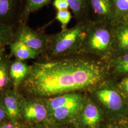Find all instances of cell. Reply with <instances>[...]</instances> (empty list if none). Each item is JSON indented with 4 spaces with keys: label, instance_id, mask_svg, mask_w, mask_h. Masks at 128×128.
Wrapping results in <instances>:
<instances>
[{
    "label": "cell",
    "instance_id": "obj_24",
    "mask_svg": "<svg viewBox=\"0 0 128 128\" xmlns=\"http://www.w3.org/2000/svg\"><path fill=\"white\" fill-rule=\"evenodd\" d=\"M52 2L53 5L57 12L67 10L69 8L68 0H53Z\"/></svg>",
    "mask_w": 128,
    "mask_h": 128
},
{
    "label": "cell",
    "instance_id": "obj_26",
    "mask_svg": "<svg viewBox=\"0 0 128 128\" xmlns=\"http://www.w3.org/2000/svg\"><path fill=\"white\" fill-rule=\"evenodd\" d=\"M0 128H16V127L13 124H6L0 126Z\"/></svg>",
    "mask_w": 128,
    "mask_h": 128
},
{
    "label": "cell",
    "instance_id": "obj_12",
    "mask_svg": "<svg viewBox=\"0 0 128 128\" xmlns=\"http://www.w3.org/2000/svg\"><path fill=\"white\" fill-rule=\"evenodd\" d=\"M78 118L83 126L88 128H96L101 121V109L94 102L87 99Z\"/></svg>",
    "mask_w": 128,
    "mask_h": 128
},
{
    "label": "cell",
    "instance_id": "obj_21",
    "mask_svg": "<svg viewBox=\"0 0 128 128\" xmlns=\"http://www.w3.org/2000/svg\"><path fill=\"white\" fill-rule=\"evenodd\" d=\"M55 18L61 24L62 30L67 28V26L72 18V15L68 10L57 12Z\"/></svg>",
    "mask_w": 128,
    "mask_h": 128
},
{
    "label": "cell",
    "instance_id": "obj_13",
    "mask_svg": "<svg viewBox=\"0 0 128 128\" xmlns=\"http://www.w3.org/2000/svg\"><path fill=\"white\" fill-rule=\"evenodd\" d=\"M10 55L15 59L25 61L38 58L41 56L40 53L36 50L21 41L14 40L9 45Z\"/></svg>",
    "mask_w": 128,
    "mask_h": 128
},
{
    "label": "cell",
    "instance_id": "obj_3",
    "mask_svg": "<svg viewBox=\"0 0 128 128\" xmlns=\"http://www.w3.org/2000/svg\"><path fill=\"white\" fill-rule=\"evenodd\" d=\"M112 23L89 22L78 54L90 55L109 62L114 56Z\"/></svg>",
    "mask_w": 128,
    "mask_h": 128
},
{
    "label": "cell",
    "instance_id": "obj_23",
    "mask_svg": "<svg viewBox=\"0 0 128 128\" xmlns=\"http://www.w3.org/2000/svg\"><path fill=\"white\" fill-rule=\"evenodd\" d=\"M117 86L128 105V76L124 78L117 84Z\"/></svg>",
    "mask_w": 128,
    "mask_h": 128
},
{
    "label": "cell",
    "instance_id": "obj_28",
    "mask_svg": "<svg viewBox=\"0 0 128 128\" xmlns=\"http://www.w3.org/2000/svg\"></svg>",
    "mask_w": 128,
    "mask_h": 128
},
{
    "label": "cell",
    "instance_id": "obj_7",
    "mask_svg": "<svg viewBox=\"0 0 128 128\" xmlns=\"http://www.w3.org/2000/svg\"><path fill=\"white\" fill-rule=\"evenodd\" d=\"M87 19L93 22L114 23L112 0H87Z\"/></svg>",
    "mask_w": 128,
    "mask_h": 128
},
{
    "label": "cell",
    "instance_id": "obj_1",
    "mask_svg": "<svg viewBox=\"0 0 128 128\" xmlns=\"http://www.w3.org/2000/svg\"><path fill=\"white\" fill-rule=\"evenodd\" d=\"M110 68L109 62L90 55L40 60L30 66L17 91L26 98L46 100L67 93L92 91L108 80Z\"/></svg>",
    "mask_w": 128,
    "mask_h": 128
},
{
    "label": "cell",
    "instance_id": "obj_9",
    "mask_svg": "<svg viewBox=\"0 0 128 128\" xmlns=\"http://www.w3.org/2000/svg\"><path fill=\"white\" fill-rule=\"evenodd\" d=\"M22 116L28 122H41L48 118V110L43 100L22 96Z\"/></svg>",
    "mask_w": 128,
    "mask_h": 128
},
{
    "label": "cell",
    "instance_id": "obj_5",
    "mask_svg": "<svg viewBox=\"0 0 128 128\" xmlns=\"http://www.w3.org/2000/svg\"><path fill=\"white\" fill-rule=\"evenodd\" d=\"M97 101L108 112L116 115H126L128 105L114 82L106 81L92 91Z\"/></svg>",
    "mask_w": 128,
    "mask_h": 128
},
{
    "label": "cell",
    "instance_id": "obj_15",
    "mask_svg": "<svg viewBox=\"0 0 128 128\" xmlns=\"http://www.w3.org/2000/svg\"><path fill=\"white\" fill-rule=\"evenodd\" d=\"M10 56L5 51L0 55V95L13 86L10 76Z\"/></svg>",
    "mask_w": 128,
    "mask_h": 128
},
{
    "label": "cell",
    "instance_id": "obj_20",
    "mask_svg": "<svg viewBox=\"0 0 128 128\" xmlns=\"http://www.w3.org/2000/svg\"><path fill=\"white\" fill-rule=\"evenodd\" d=\"M14 30L0 24V55L4 51L5 46H9L14 40Z\"/></svg>",
    "mask_w": 128,
    "mask_h": 128
},
{
    "label": "cell",
    "instance_id": "obj_8",
    "mask_svg": "<svg viewBox=\"0 0 128 128\" xmlns=\"http://www.w3.org/2000/svg\"><path fill=\"white\" fill-rule=\"evenodd\" d=\"M22 0H0V24L15 29L20 24Z\"/></svg>",
    "mask_w": 128,
    "mask_h": 128
},
{
    "label": "cell",
    "instance_id": "obj_25",
    "mask_svg": "<svg viewBox=\"0 0 128 128\" xmlns=\"http://www.w3.org/2000/svg\"><path fill=\"white\" fill-rule=\"evenodd\" d=\"M6 116L7 115L4 110L0 104V120H4Z\"/></svg>",
    "mask_w": 128,
    "mask_h": 128
},
{
    "label": "cell",
    "instance_id": "obj_27",
    "mask_svg": "<svg viewBox=\"0 0 128 128\" xmlns=\"http://www.w3.org/2000/svg\"><path fill=\"white\" fill-rule=\"evenodd\" d=\"M126 116H128V112H127V114H126ZM127 117H128V116H127Z\"/></svg>",
    "mask_w": 128,
    "mask_h": 128
},
{
    "label": "cell",
    "instance_id": "obj_10",
    "mask_svg": "<svg viewBox=\"0 0 128 128\" xmlns=\"http://www.w3.org/2000/svg\"><path fill=\"white\" fill-rule=\"evenodd\" d=\"M0 104L12 120H15L22 117V96L17 91L11 89L1 94Z\"/></svg>",
    "mask_w": 128,
    "mask_h": 128
},
{
    "label": "cell",
    "instance_id": "obj_11",
    "mask_svg": "<svg viewBox=\"0 0 128 128\" xmlns=\"http://www.w3.org/2000/svg\"><path fill=\"white\" fill-rule=\"evenodd\" d=\"M114 56L128 52V20L115 22L112 26Z\"/></svg>",
    "mask_w": 128,
    "mask_h": 128
},
{
    "label": "cell",
    "instance_id": "obj_6",
    "mask_svg": "<svg viewBox=\"0 0 128 128\" xmlns=\"http://www.w3.org/2000/svg\"><path fill=\"white\" fill-rule=\"evenodd\" d=\"M49 35L40 30H33L26 24H20L14 30V40H18L38 51L41 55L47 48ZM13 40V41H14Z\"/></svg>",
    "mask_w": 128,
    "mask_h": 128
},
{
    "label": "cell",
    "instance_id": "obj_14",
    "mask_svg": "<svg viewBox=\"0 0 128 128\" xmlns=\"http://www.w3.org/2000/svg\"><path fill=\"white\" fill-rule=\"evenodd\" d=\"M30 66L24 61L15 59L11 61L10 66V76L14 90L17 91L18 86L26 78Z\"/></svg>",
    "mask_w": 128,
    "mask_h": 128
},
{
    "label": "cell",
    "instance_id": "obj_22",
    "mask_svg": "<svg viewBox=\"0 0 128 128\" xmlns=\"http://www.w3.org/2000/svg\"><path fill=\"white\" fill-rule=\"evenodd\" d=\"M107 128H128V117L126 115H120L109 124Z\"/></svg>",
    "mask_w": 128,
    "mask_h": 128
},
{
    "label": "cell",
    "instance_id": "obj_4",
    "mask_svg": "<svg viewBox=\"0 0 128 128\" xmlns=\"http://www.w3.org/2000/svg\"><path fill=\"white\" fill-rule=\"evenodd\" d=\"M86 100L82 94L74 92L43 100L48 110V117L62 122L78 118Z\"/></svg>",
    "mask_w": 128,
    "mask_h": 128
},
{
    "label": "cell",
    "instance_id": "obj_2",
    "mask_svg": "<svg viewBox=\"0 0 128 128\" xmlns=\"http://www.w3.org/2000/svg\"><path fill=\"white\" fill-rule=\"evenodd\" d=\"M89 21L77 22L73 27L49 35L48 47L41 60L58 59L78 54Z\"/></svg>",
    "mask_w": 128,
    "mask_h": 128
},
{
    "label": "cell",
    "instance_id": "obj_16",
    "mask_svg": "<svg viewBox=\"0 0 128 128\" xmlns=\"http://www.w3.org/2000/svg\"><path fill=\"white\" fill-rule=\"evenodd\" d=\"M53 0H22L20 24H26L30 14L50 4Z\"/></svg>",
    "mask_w": 128,
    "mask_h": 128
},
{
    "label": "cell",
    "instance_id": "obj_17",
    "mask_svg": "<svg viewBox=\"0 0 128 128\" xmlns=\"http://www.w3.org/2000/svg\"><path fill=\"white\" fill-rule=\"evenodd\" d=\"M69 8L77 22L88 21L87 19V0H68Z\"/></svg>",
    "mask_w": 128,
    "mask_h": 128
},
{
    "label": "cell",
    "instance_id": "obj_19",
    "mask_svg": "<svg viewBox=\"0 0 128 128\" xmlns=\"http://www.w3.org/2000/svg\"><path fill=\"white\" fill-rule=\"evenodd\" d=\"M114 22L128 20V0H112Z\"/></svg>",
    "mask_w": 128,
    "mask_h": 128
},
{
    "label": "cell",
    "instance_id": "obj_18",
    "mask_svg": "<svg viewBox=\"0 0 128 128\" xmlns=\"http://www.w3.org/2000/svg\"><path fill=\"white\" fill-rule=\"evenodd\" d=\"M110 68L117 75L128 74V52L115 56L109 62Z\"/></svg>",
    "mask_w": 128,
    "mask_h": 128
}]
</instances>
